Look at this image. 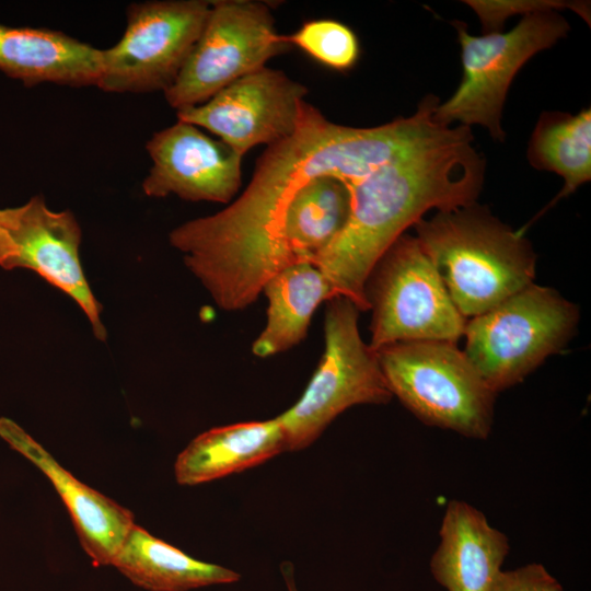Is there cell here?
<instances>
[{
	"label": "cell",
	"instance_id": "1",
	"mask_svg": "<svg viewBox=\"0 0 591 591\" xmlns=\"http://www.w3.org/2000/svg\"><path fill=\"white\" fill-rule=\"evenodd\" d=\"M432 129L426 108L375 127H350L327 119L303 102L298 125L267 147L243 193L222 210L171 231L170 244L222 310L253 304L266 281L298 263L282 239L286 209L313 178L352 182L422 141Z\"/></svg>",
	"mask_w": 591,
	"mask_h": 591
},
{
	"label": "cell",
	"instance_id": "2",
	"mask_svg": "<svg viewBox=\"0 0 591 591\" xmlns=\"http://www.w3.org/2000/svg\"><path fill=\"white\" fill-rule=\"evenodd\" d=\"M471 128L442 125L418 144L346 183L351 196L341 231L314 264L331 285L333 298L369 311L364 285L386 250L431 210H452L476 202L485 162L473 146Z\"/></svg>",
	"mask_w": 591,
	"mask_h": 591
},
{
	"label": "cell",
	"instance_id": "3",
	"mask_svg": "<svg viewBox=\"0 0 591 591\" xmlns=\"http://www.w3.org/2000/svg\"><path fill=\"white\" fill-rule=\"evenodd\" d=\"M414 228L465 318L533 282L536 256L530 242L476 202L421 218Z\"/></svg>",
	"mask_w": 591,
	"mask_h": 591
},
{
	"label": "cell",
	"instance_id": "4",
	"mask_svg": "<svg viewBox=\"0 0 591 591\" xmlns=\"http://www.w3.org/2000/svg\"><path fill=\"white\" fill-rule=\"evenodd\" d=\"M393 396L426 425L472 439L493 427L496 393L450 341H401L376 350Z\"/></svg>",
	"mask_w": 591,
	"mask_h": 591
},
{
	"label": "cell",
	"instance_id": "5",
	"mask_svg": "<svg viewBox=\"0 0 591 591\" xmlns=\"http://www.w3.org/2000/svg\"><path fill=\"white\" fill-rule=\"evenodd\" d=\"M578 306L532 282L465 324L464 352L497 394L520 383L576 333Z\"/></svg>",
	"mask_w": 591,
	"mask_h": 591
},
{
	"label": "cell",
	"instance_id": "6",
	"mask_svg": "<svg viewBox=\"0 0 591 591\" xmlns=\"http://www.w3.org/2000/svg\"><path fill=\"white\" fill-rule=\"evenodd\" d=\"M326 302L318 366L299 401L277 416L287 451L310 445L347 408L386 404L393 397L376 351L360 335L358 308L344 297Z\"/></svg>",
	"mask_w": 591,
	"mask_h": 591
},
{
	"label": "cell",
	"instance_id": "7",
	"mask_svg": "<svg viewBox=\"0 0 591 591\" xmlns=\"http://www.w3.org/2000/svg\"><path fill=\"white\" fill-rule=\"evenodd\" d=\"M364 296L374 351L401 341L456 343L464 334L466 318L416 236L404 233L386 250L367 278Z\"/></svg>",
	"mask_w": 591,
	"mask_h": 591
},
{
	"label": "cell",
	"instance_id": "8",
	"mask_svg": "<svg viewBox=\"0 0 591 591\" xmlns=\"http://www.w3.org/2000/svg\"><path fill=\"white\" fill-rule=\"evenodd\" d=\"M461 45L463 76L453 95L438 103L434 117L443 125H482L498 141L505 139L501 112L509 86L522 66L551 48L569 31L555 10L526 14L510 31L471 35L465 24L454 23Z\"/></svg>",
	"mask_w": 591,
	"mask_h": 591
},
{
	"label": "cell",
	"instance_id": "9",
	"mask_svg": "<svg viewBox=\"0 0 591 591\" xmlns=\"http://www.w3.org/2000/svg\"><path fill=\"white\" fill-rule=\"evenodd\" d=\"M290 47L277 33L267 3L210 1L205 26L165 100L176 111L204 104Z\"/></svg>",
	"mask_w": 591,
	"mask_h": 591
},
{
	"label": "cell",
	"instance_id": "10",
	"mask_svg": "<svg viewBox=\"0 0 591 591\" xmlns=\"http://www.w3.org/2000/svg\"><path fill=\"white\" fill-rule=\"evenodd\" d=\"M210 11L206 0H153L127 7L126 28L101 49L96 86L111 93L166 92L194 48Z\"/></svg>",
	"mask_w": 591,
	"mask_h": 591
},
{
	"label": "cell",
	"instance_id": "11",
	"mask_svg": "<svg viewBox=\"0 0 591 591\" xmlns=\"http://www.w3.org/2000/svg\"><path fill=\"white\" fill-rule=\"evenodd\" d=\"M82 231L70 210L50 209L42 195L18 207L0 208V267L33 270L74 300L94 336L106 340L102 305L84 275L79 246Z\"/></svg>",
	"mask_w": 591,
	"mask_h": 591
},
{
	"label": "cell",
	"instance_id": "12",
	"mask_svg": "<svg viewBox=\"0 0 591 591\" xmlns=\"http://www.w3.org/2000/svg\"><path fill=\"white\" fill-rule=\"evenodd\" d=\"M306 94L304 84L263 67L176 115L178 120L209 130L244 157L259 144L268 147L291 136Z\"/></svg>",
	"mask_w": 591,
	"mask_h": 591
},
{
	"label": "cell",
	"instance_id": "13",
	"mask_svg": "<svg viewBox=\"0 0 591 591\" xmlns=\"http://www.w3.org/2000/svg\"><path fill=\"white\" fill-rule=\"evenodd\" d=\"M146 149L152 161L142 182L148 197L229 204L241 187L243 157L193 124L177 119L153 134Z\"/></svg>",
	"mask_w": 591,
	"mask_h": 591
},
{
	"label": "cell",
	"instance_id": "14",
	"mask_svg": "<svg viewBox=\"0 0 591 591\" xmlns=\"http://www.w3.org/2000/svg\"><path fill=\"white\" fill-rule=\"evenodd\" d=\"M0 437L51 482L93 565H112L135 524L132 512L77 479L12 419L0 417Z\"/></svg>",
	"mask_w": 591,
	"mask_h": 591
},
{
	"label": "cell",
	"instance_id": "15",
	"mask_svg": "<svg viewBox=\"0 0 591 591\" xmlns=\"http://www.w3.org/2000/svg\"><path fill=\"white\" fill-rule=\"evenodd\" d=\"M430 571L447 591H493L509 553V540L486 515L463 500L444 511Z\"/></svg>",
	"mask_w": 591,
	"mask_h": 591
},
{
	"label": "cell",
	"instance_id": "16",
	"mask_svg": "<svg viewBox=\"0 0 591 591\" xmlns=\"http://www.w3.org/2000/svg\"><path fill=\"white\" fill-rule=\"evenodd\" d=\"M0 70L26 86L96 85L101 49L60 31L0 23Z\"/></svg>",
	"mask_w": 591,
	"mask_h": 591
},
{
	"label": "cell",
	"instance_id": "17",
	"mask_svg": "<svg viewBox=\"0 0 591 591\" xmlns=\"http://www.w3.org/2000/svg\"><path fill=\"white\" fill-rule=\"evenodd\" d=\"M287 451L278 418L216 427L196 438L174 464L179 485L194 486L262 464Z\"/></svg>",
	"mask_w": 591,
	"mask_h": 591
},
{
	"label": "cell",
	"instance_id": "18",
	"mask_svg": "<svg viewBox=\"0 0 591 591\" xmlns=\"http://www.w3.org/2000/svg\"><path fill=\"white\" fill-rule=\"evenodd\" d=\"M262 293L267 299L266 324L252 351L260 358L283 352L306 336L317 306L333 298L329 282L311 262H298L269 278Z\"/></svg>",
	"mask_w": 591,
	"mask_h": 591
},
{
	"label": "cell",
	"instance_id": "19",
	"mask_svg": "<svg viewBox=\"0 0 591 591\" xmlns=\"http://www.w3.org/2000/svg\"><path fill=\"white\" fill-rule=\"evenodd\" d=\"M112 566L132 583L149 591H187L232 583L241 578L229 568L188 556L136 523L125 537Z\"/></svg>",
	"mask_w": 591,
	"mask_h": 591
},
{
	"label": "cell",
	"instance_id": "20",
	"mask_svg": "<svg viewBox=\"0 0 591 591\" xmlns=\"http://www.w3.org/2000/svg\"><path fill=\"white\" fill-rule=\"evenodd\" d=\"M351 207L347 184L324 175L311 179L290 200L282 239L296 262H311L341 231Z\"/></svg>",
	"mask_w": 591,
	"mask_h": 591
},
{
	"label": "cell",
	"instance_id": "21",
	"mask_svg": "<svg viewBox=\"0 0 591 591\" xmlns=\"http://www.w3.org/2000/svg\"><path fill=\"white\" fill-rule=\"evenodd\" d=\"M526 157L533 167L554 172L565 181L560 193L537 215L538 218L591 178L590 108L576 115L542 113L530 139Z\"/></svg>",
	"mask_w": 591,
	"mask_h": 591
},
{
	"label": "cell",
	"instance_id": "22",
	"mask_svg": "<svg viewBox=\"0 0 591 591\" xmlns=\"http://www.w3.org/2000/svg\"><path fill=\"white\" fill-rule=\"evenodd\" d=\"M290 46H297L318 62L339 71L352 68L360 53L356 34L334 20H313L297 32L285 36Z\"/></svg>",
	"mask_w": 591,
	"mask_h": 591
},
{
	"label": "cell",
	"instance_id": "23",
	"mask_svg": "<svg viewBox=\"0 0 591 591\" xmlns=\"http://www.w3.org/2000/svg\"><path fill=\"white\" fill-rule=\"evenodd\" d=\"M493 591H564L561 584L541 564L500 573Z\"/></svg>",
	"mask_w": 591,
	"mask_h": 591
},
{
	"label": "cell",
	"instance_id": "24",
	"mask_svg": "<svg viewBox=\"0 0 591 591\" xmlns=\"http://www.w3.org/2000/svg\"><path fill=\"white\" fill-rule=\"evenodd\" d=\"M281 570H282V573H283L288 590L289 591H298L297 587H296V583H294V579H293L292 566L289 563H285L281 566Z\"/></svg>",
	"mask_w": 591,
	"mask_h": 591
}]
</instances>
